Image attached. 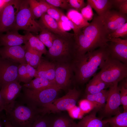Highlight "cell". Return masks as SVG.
I'll return each instance as SVG.
<instances>
[{"label": "cell", "instance_id": "cell-33", "mask_svg": "<svg viewBox=\"0 0 127 127\" xmlns=\"http://www.w3.org/2000/svg\"><path fill=\"white\" fill-rule=\"evenodd\" d=\"M127 36V23L126 22L117 28L111 33L108 34V40L121 37L125 38Z\"/></svg>", "mask_w": 127, "mask_h": 127}, {"label": "cell", "instance_id": "cell-51", "mask_svg": "<svg viewBox=\"0 0 127 127\" xmlns=\"http://www.w3.org/2000/svg\"><path fill=\"white\" fill-rule=\"evenodd\" d=\"M106 127H110L108 124L107 123Z\"/></svg>", "mask_w": 127, "mask_h": 127}, {"label": "cell", "instance_id": "cell-29", "mask_svg": "<svg viewBox=\"0 0 127 127\" xmlns=\"http://www.w3.org/2000/svg\"><path fill=\"white\" fill-rule=\"evenodd\" d=\"M26 34L28 42L30 46L42 54H44L45 55L47 50L45 45L38 37L33 35L30 32H27Z\"/></svg>", "mask_w": 127, "mask_h": 127}, {"label": "cell", "instance_id": "cell-21", "mask_svg": "<svg viewBox=\"0 0 127 127\" xmlns=\"http://www.w3.org/2000/svg\"><path fill=\"white\" fill-rule=\"evenodd\" d=\"M110 85L95 75L87 84L85 90V94H93L99 93L109 88Z\"/></svg>", "mask_w": 127, "mask_h": 127}, {"label": "cell", "instance_id": "cell-8", "mask_svg": "<svg viewBox=\"0 0 127 127\" xmlns=\"http://www.w3.org/2000/svg\"><path fill=\"white\" fill-rule=\"evenodd\" d=\"M80 95V91L75 87L69 89L64 96L43 106L41 108L42 112L45 114L71 109L75 106Z\"/></svg>", "mask_w": 127, "mask_h": 127}, {"label": "cell", "instance_id": "cell-19", "mask_svg": "<svg viewBox=\"0 0 127 127\" xmlns=\"http://www.w3.org/2000/svg\"><path fill=\"white\" fill-rule=\"evenodd\" d=\"M37 22L43 29L47 30L55 34L67 36L73 34L65 32L61 30L56 21L46 13L42 15Z\"/></svg>", "mask_w": 127, "mask_h": 127}, {"label": "cell", "instance_id": "cell-24", "mask_svg": "<svg viewBox=\"0 0 127 127\" xmlns=\"http://www.w3.org/2000/svg\"><path fill=\"white\" fill-rule=\"evenodd\" d=\"M24 45L26 47L25 56L26 62L36 69L40 62L42 54L32 48L28 42Z\"/></svg>", "mask_w": 127, "mask_h": 127}, {"label": "cell", "instance_id": "cell-37", "mask_svg": "<svg viewBox=\"0 0 127 127\" xmlns=\"http://www.w3.org/2000/svg\"><path fill=\"white\" fill-rule=\"evenodd\" d=\"M45 1L51 5L66 9L71 8L67 0H46Z\"/></svg>", "mask_w": 127, "mask_h": 127}, {"label": "cell", "instance_id": "cell-42", "mask_svg": "<svg viewBox=\"0 0 127 127\" xmlns=\"http://www.w3.org/2000/svg\"><path fill=\"white\" fill-rule=\"evenodd\" d=\"M27 72L24 83H28L30 82L35 75L36 70L34 68L28 64L26 65Z\"/></svg>", "mask_w": 127, "mask_h": 127}, {"label": "cell", "instance_id": "cell-23", "mask_svg": "<svg viewBox=\"0 0 127 127\" xmlns=\"http://www.w3.org/2000/svg\"><path fill=\"white\" fill-rule=\"evenodd\" d=\"M87 2L99 16L103 15L113 7L111 0H87Z\"/></svg>", "mask_w": 127, "mask_h": 127}, {"label": "cell", "instance_id": "cell-36", "mask_svg": "<svg viewBox=\"0 0 127 127\" xmlns=\"http://www.w3.org/2000/svg\"><path fill=\"white\" fill-rule=\"evenodd\" d=\"M112 6L115 7L119 12L125 14L127 13V0H111Z\"/></svg>", "mask_w": 127, "mask_h": 127}, {"label": "cell", "instance_id": "cell-49", "mask_svg": "<svg viewBox=\"0 0 127 127\" xmlns=\"http://www.w3.org/2000/svg\"><path fill=\"white\" fill-rule=\"evenodd\" d=\"M1 116L0 115V127H3V126H4L3 117Z\"/></svg>", "mask_w": 127, "mask_h": 127}, {"label": "cell", "instance_id": "cell-40", "mask_svg": "<svg viewBox=\"0 0 127 127\" xmlns=\"http://www.w3.org/2000/svg\"><path fill=\"white\" fill-rule=\"evenodd\" d=\"M61 20L66 23L71 27L73 30L74 35L77 34L80 31L81 28L70 20L62 12L61 14Z\"/></svg>", "mask_w": 127, "mask_h": 127}, {"label": "cell", "instance_id": "cell-3", "mask_svg": "<svg viewBox=\"0 0 127 127\" xmlns=\"http://www.w3.org/2000/svg\"><path fill=\"white\" fill-rule=\"evenodd\" d=\"M4 111L5 118L13 127H30L43 114L40 109L16 100Z\"/></svg>", "mask_w": 127, "mask_h": 127}, {"label": "cell", "instance_id": "cell-30", "mask_svg": "<svg viewBox=\"0 0 127 127\" xmlns=\"http://www.w3.org/2000/svg\"><path fill=\"white\" fill-rule=\"evenodd\" d=\"M48 48L52 45L55 37V34L47 30L43 29L36 36Z\"/></svg>", "mask_w": 127, "mask_h": 127}, {"label": "cell", "instance_id": "cell-15", "mask_svg": "<svg viewBox=\"0 0 127 127\" xmlns=\"http://www.w3.org/2000/svg\"><path fill=\"white\" fill-rule=\"evenodd\" d=\"M25 45L3 46L0 48V56L20 64H27L25 58Z\"/></svg>", "mask_w": 127, "mask_h": 127}, {"label": "cell", "instance_id": "cell-26", "mask_svg": "<svg viewBox=\"0 0 127 127\" xmlns=\"http://www.w3.org/2000/svg\"><path fill=\"white\" fill-rule=\"evenodd\" d=\"M108 94V90L105 89L99 93L93 94H86V99L96 105V110H99L105 104Z\"/></svg>", "mask_w": 127, "mask_h": 127}, {"label": "cell", "instance_id": "cell-17", "mask_svg": "<svg viewBox=\"0 0 127 127\" xmlns=\"http://www.w3.org/2000/svg\"><path fill=\"white\" fill-rule=\"evenodd\" d=\"M55 67L54 63L42 57L38 65L36 68V72L34 77L44 78L56 83Z\"/></svg>", "mask_w": 127, "mask_h": 127}, {"label": "cell", "instance_id": "cell-47", "mask_svg": "<svg viewBox=\"0 0 127 127\" xmlns=\"http://www.w3.org/2000/svg\"><path fill=\"white\" fill-rule=\"evenodd\" d=\"M4 127H13L10 123L4 118L3 119Z\"/></svg>", "mask_w": 127, "mask_h": 127}, {"label": "cell", "instance_id": "cell-20", "mask_svg": "<svg viewBox=\"0 0 127 127\" xmlns=\"http://www.w3.org/2000/svg\"><path fill=\"white\" fill-rule=\"evenodd\" d=\"M30 9L35 19L46 13L51 6L45 0H28Z\"/></svg>", "mask_w": 127, "mask_h": 127}, {"label": "cell", "instance_id": "cell-4", "mask_svg": "<svg viewBox=\"0 0 127 127\" xmlns=\"http://www.w3.org/2000/svg\"><path fill=\"white\" fill-rule=\"evenodd\" d=\"M74 34L67 36L55 34L52 46L45 55L50 61L54 63H71L75 56Z\"/></svg>", "mask_w": 127, "mask_h": 127}, {"label": "cell", "instance_id": "cell-46", "mask_svg": "<svg viewBox=\"0 0 127 127\" xmlns=\"http://www.w3.org/2000/svg\"><path fill=\"white\" fill-rule=\"evenodd\" d=\"M73 107L74 109L73 110V112L72 115L73 117L75 118H79V116L80 112L82 111L79 107Z\"/></svg>", "mask_w": 127, "mask_h": 127}, {"label": "cell", "instance_id": "cell-7", "mask_svg": "<svg viewBox=\"0 0 127 127\" xmlns=\"http://www.w3.org/2000/svg\"><path fill=\"white\" fill-rule=\"evenodd\" d=\"M43 29L33 17L28 0H21L15 22L10 31L24 30L37 33Z\"/></svg>", "mask_w": 127, "mask_h": 127}, {"label": "cell", "instance_id": "cell-25", "mask_svg": "<svg viewBox=\"0 0 127 127\" xmlns=\"http://www.w3.org/2000/svg\"><path fill=\"white\" fill-rule=\"evenodd\" d=\"M56 85L48 80L40 77L35 78L29 83L24 84L22 87L34 90H39Z\"/></svg>", "mask_w": 127, "mask_h": 127}, {"label": "cell", "instance_id": "cell-38", "mask_svg": "<svg viewBox=\"0 0 127 127\" xmlns=\"http://www.w3.org/2000/svg\"><path fill=\"white\" fill-rule=\"evenodd\" d=\"M80 11L83 17L86 20L88 21L93 19L94 14L92 8L89 4H87Z\"/></svg>", "mask_w": 127, "mask_h": 127}, {"label": "cell", "instance_id": "cell-5", "mask_svg": "<svg viewBox=\"0 0 127 127\" xmlns=\"http://www.w3.org/2000/svg\"><path fill=\"white\" fill-rule=\"evenodd\" d=\"M22 102L41 109L44 105L56 99L60 89L56 85L43 89L34 90L22 87Z\"/></svg>", "mask_w": 127, "mask_h": 127}, {"label": "cell", "instance_id": "cell-28", "mask_svg": "<svg viewBox=\"0 0 127 127\" xmlns=\"http://www.w3.org/2000/svg\"><path fill=\"white\" fill-rule=\"evenodd\" d=\"M104 120L110 127H127V112L120 113Z\"/></svg>", "mask_w": 127, "mask_h": 127}, {"label": "cell", "instance_id": "cell-10", "mask_svg": "<svg viewBox=\"0 0 127 127\" xmlns=\"http://www.w3.org/2000/svg\"><path fill=\"white\" fill-rule=\"evenodd\" d=\"M99 16L108 35L127 22V15L114 10H110L103 16Z\"/></svg>", "mask_w": 127, "mask_h": 127}, {"label": "cell", "instance_id": "cell-39", "mask_svg": "<svg viewBox=\"0 0 127 127\" xmlns=\"http://www.w3.org/2000/svg\"><path fill=\"white\" fill-rule=\"evenodd\" d=\"M62 12L56 8L51 5L48 9L46 12L48 14L57 22L61 20Z\"/></svg>", "mask_w": 127, "mask_h": 127}, {"label": "cell", "instance_id": "cell-31", "mask_svg": "<svg viewBox=\"0 0 127 127\" xmlns=\"http://www.w3.org/2000/svg\"><path fill=\"white\" fill-rule=\"evenodd\" d=\"M75 123L68 118L61 117L51 120L50 127H73Z\"/></svg>", "mask_w": 127, "mask_h": 127}, {"label": "cell", "instance_id": "cell-16", "mask_svg": "<svg viewBox=\"0 0 127 127\" xmlns=\"http://www.w3.org/2000/svg\"><path fill=\"white\" fill-rule=\"evenodd\" d=\"M22 88V86L17 81L6 83L1 86V94L7 106L16 100Z\"/></svg>", "mask_w": 127, "mask_h": 127}, {"label": "cell", "instance_id": "cell-11", "mask_svg": "<svg viewBox=\"0 0 127 127\" xmlns=\"http://www.w3.org/2000/svg\"><path fill=\"white\" fill-rule=\"evenodd\" d=\"M55 64V81L60 89H65L69 86L74 74L71 63H60Z\"/></svg>", "mask_w": 127, "mask_h": 127}, {"label": "cell", "instance_id": "cell-18", "mask_svg": "<svg viewBox=\"0 0 127 127\" xmlns=\"http://www.w3.org/2000/svg\"><path fill=\"white\" fill-rule=\"evenodd\" d=\"M28 42L26 34H20L18 31H12L0 35V46H11L21 45Z\"/></svg>", "mask_w": 127, "mask_h": 127}, {"label": "cell", "instance_id": "cell-22", "mask_svg": "<svg viewBox=\"0 0 127 127\" xmlns=\"http://www.w3.org/2000/svg\"><path fill=\"white\" fill-rule=\"evenodd\" d=\"M77 124L79 127H106L107 123L104 120L97 117L95 112L83 117Z\"/></svg>", "mask_w": 127, "mask_h": 127}, {"label": "cell", "instance_id": "cell-45", "mask_svg": "<svg viewBox=\"0 0 127 127\" xmlns=\"http://www.w3.org/2000/svg\"><path fill=\"white\" fill-rule=\"evenodd\" d=\"M1 87H0V114L3 110L5 109L7 105L2 98L0 92Z\"/></svg>", "mask_w": 127, "mask_h": 127}, {"label": "cell", "instance_id": "cell-6", "mask_svg": "<svg viewBox=\"0 0 127 127\" xmlns=\"http://www.w3.org/2000/svg\"><path fill=\"white\" fill-rule=\"evenodd\" d=\"M96 75L110 85L119 83L127 77V65L109 57Z\"/></svg>", "mask_w": 127, "mask_h": 127}, {"label": "cell", "instance_id": "cell-27", "mask_svg": "<svg viewBox=\"0 0 127 127\" xmlns=\"http://www.w3.org/2000/svg\"><path fill=\"white\" fill-rule=\"evenodd\" d=\"M67 17L80 28L87 26L90 23L85 20L79 12L74 9H70L68 11Z\"/></svg>", "mask_w": 127, "mask_h": 127}, {"label": "cell", "instance_id": "cell-1", "mask_svg": "<svg viewBox=\"0 0 127 127\" xmlns=\"http://www.w3.org/2000/svg\"><path fill=\"white\" fill-rule=\"evenodd\" d=\"M107 45L85 54L76 56L71 62L74 79L79 84H83L96 74L109 57Z\"/></svg>", "mask_w": 127, "mask_h": 127}, {"label": "cell", "instance_id": "cell-43", "mask_svg": "<svg viewBox=\"0 0 127 127\" xmlns=\"http://www.w3.org/2000/svg\"><path fill=\"white\" fill-rule=\"evenodd\" d=\"M27 64H20L18 66V81L24 83L27 72Z\"/></svg>", "mask_w": 127, "mask_h": 127}, {"label": "cell", "instance_id": "cell-12", "mask_svg": "<svg viewBox=\"0 0 127 127\" xmlns=\"http://www.w3.org/2000/svg\"><path fill=\"white\" fill-rule=\"evenodd\" d=\"M118 83H113L109 87L104 109V113L107 115H115L120 113L119 107L121 103Z\"/></svg>", "mask_w": 127, "mask_h": 127}, {"label": "cell", "instance_id": "cell-2", "mask_svg": "<svg viewBox=\"0 0 127 127\" xmlns=\"http://www.w3.org/2000/svg\"><path fill=\"white\" fill-rule=\"evenodd\" d=\"M107 36L100 17L95 15L88 25L81 28L78 33L74 34L75 56L84 54L107 45Z\"/></svg>", "mask_w": 127, "mask_h": 127}, {"label": "cell", "instance_id": "cell-34", "mask_svg": "<svg viewBox=\"0 0 127 127\" xmlns=\"http://www.w3.org/2000/svg\"><path fill=\"white\" fill-rule=\"evenodd\" d=\"M46 114L41 115L34 121L30 127H50L51 119Z\"/></svg>", "mask_w": 127, "mask_h": 127}, {"label": "cell", "instance_id": "cell-48", "mask_svg": "<svg viewBox=\"0 0 127 127\" xmlns=\"http://www.w3.org/2000/svg\"><path fill=\"white\" fill-rule=\"evenodd\" d=\"M10 0H0V9L6 3L8 2Z\"/></svg>", "mask_w": 127, "mask_h": 127}, {"label": "cell", "instance_id": "cell-41", "mask_svg": "<svg viewBox=\"0 0 127 127\" xmlns=\"http://www.w3.org/2000/svg\"><path fill=\"white\" fill-rule=\"evenodd\" d=\"M71 8L79 12L87 5L84 0H67Z\"/></svg>", "mask_w": 127, "mask_h": 127}, {"label": "cell", "instance_id": "cell-32", "mask_svg": "<svg viewBox=\"0 0 127 127\" xmlns=\"http://www.w3.org/2000/svg\"><path fill=\"white\" fill-rule=\"evenodd\" d=\"M127 77L122 81L119 86H118L120 92L121 104L123 106V112H127Z\"/></svg>", "mask_w": 127, "mask_h": 127}, {"label": "cell", "instance_id": "cell-44", "mask_svg": "<svg viewBox=\"0 0 127 127\" xmlns=\"http://www.w3.org/2000/svg\"><path fill=\"white\" fill-rule=\"evenodd\" d=\"M59 27L62 31L67 32L70 30L71 29V27L66 23L61 20L57 22Z\"/></svg>", "mask_w": 127, "mask_h": 127}, {"label": "cell", "instance_id": "cell-50", "mask_svg": "<svg viewBox=\"0 0 127 127\" xmlns=\"http://www.w3.org/2000/svg\"><path fill=\"white\" fill-rule=\"evenodd\" d=\"M73 127H79L78 126L77 124H76L75 123V124L74 125Z\"/></svg>", "mask_w": 127, "mask_h": 127}, {"label": "cell", "instance_id": "cell-9", "mask_svg": "<svg viewBox=\"0 0 127 127\" xmlns=\"http://www.w3.org/2000/svg\"><path fill=\"white\" fill-rule=\"evenodd\" d=\"M20 1L10 0L0 9V35L11 30Z\"/></svg>", "mask_w": 127, "mask_h": 127}, {"label": "cell", "instance_id": "cell-14", "mask_svg": "<svg viewBox=\"0 0 127 127\" xmlns=\"http://www.w3.org/2000/svg\"><path fill=\"white\" fill-rule=\"evenodd\" d=\"M19 64L0 56V87L5 84L15 81H18V71Z\"/></svg>", "mask_w": 127, "mask_h": 127}, {"label": "cell", "instance_id": "cell-35", "mask_svg": "<svg viewBox=\"0 0 127 127\" xmlns=\"http://www.w3.org/2000/svg\"><path fill=\"white\" fill-rule=\"evenodd\" d=\"M79 105L81 111L85 113H88L93 109H96V107L95 103L86 99L81 100Z\"/></svg>", "mask_w": 127, "mask_h": 127}, {"label": "cell", "instance_id": "cell-13", "mask_svg": "<svg viewBox=\"0 0 127 127\" xmlns=\"http://www.w3.org/2000/svg\"><path fill=\"white\" fill-rule=\"evenodd\" d=\"M109 57L127 65V40L120 38L108 40Z\"/></svg>", "mask_w": 127, "mask_h": 127}]
</instances>
